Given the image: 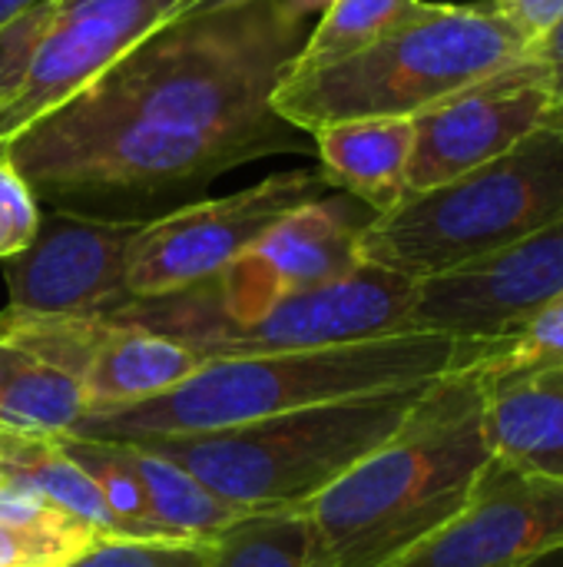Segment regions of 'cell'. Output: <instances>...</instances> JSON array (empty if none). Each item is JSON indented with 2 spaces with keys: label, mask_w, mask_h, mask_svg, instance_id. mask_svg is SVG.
Wrapping results in <instances>:
<instances>
[{
  "label": "cell",
  "mask_w": 563,
  "mask_h": 567,
  "mask_svg": "<svg viewBox=\"0 0 563 567\" xmlns=\"http://www.w3.org/2000/svg\"><path fill=\"white\" fill-rule=\"evenodd\" d=\"M309 30L289 0L183 13L0 153L40 206L149 223L236 166L315 150L272 106Z\"/></svg>",
  "instance_id": "obj_1"
},
{
  "label": "cell",
  "mask_w": 563,
  "mask_h": 567,
  "mask_svg": "<svg viewBox=\"0 0 563 567\" xmlns=\"http://www.w3.org/2000/svg\"><path fill=\"white\" fill-rule=\"evenodd\" d=\"M475 369L435 379L408 419L312 498L305 567H388L455 522L491 465Z\"/></svg>",
  "instance_id": "obj_2"
},
{
  "label": "cell",
  "mask_w": 563,
  "mask_h": 567,
  "mask_svg": "<svg viewBox=\"0 0 563 567\" xmlns=\"http://www.w3.org/2000/svg\"><path fill=\"white\" fill-rule=\"evenodd\" d=\"M484 352L488 342L398 332L312 352L209 359L199 372L163 395L123 409L90 412L70 435L100 442H139L222 432L309 405L425 385L475 365Z\"/></svg>",
  "instance_id": "obj_3"
},
{
  "label": "cell",
  "mask_w": 563,
  "mask_h": 567,
  "mask_svg": "<svg viewBox=\"0 0 563 567\" xmlns=\"http://www.w3.org/2000/svg\"><path fill=\"white\" fill-rule=\"evenodd\" d=\"M531 37L494 0H421L398 27L355 56L285 76L272 96L275 113L302 133L342 120L421 116L465 86L528 56Z\"/></svg>",
  "instance_id": "obj_4"
},
{
  "label": "cell",
  "mask_w": 563,
  "mask_h": 567,
  "mask_svg": "<svg viewBox=\"0 0 563 567\" xmlns=\"http://www.w3.org/2000/svg\"><path fill=\"white\" fill-rule=\"evenodd\" d=\"M428 385L368 392L239 429L139 439L133 445L173 458L209 492L246 512L305 508L395 435Z\"/></svg>",
  "instance_id": "obj_5"
},
{
  "label": "cell",
  "mask_w": 563,
  "mask_h": 567,
  "mask_svg": "<svg viewBox=\"0 0 563 567\" xmlns=\"http://www.w3.org/2000/svg\"><path fill=\"white\" fill-rule=\"evenodd\" d=\"M563 219V133L541 126L504 156L375 216L362 262L415 282L484 259Z\"/></svg>",
  "instance_id": "obj_6"
},
{
  "label": "cell",
  "mask_w": 563,
  "mask_h": 567,
  "mask_svg": "<svg viewBox=\"0 0 563 567\" xmlns=\"http://www.w3.org/2000/svg\"><path fill=\"white\" fill-rule=\"evenodd\" d=\"M335 193L322 166L272 173L219 199H196L143 223L129 246L126 286L133 299L169 296L226 272L292 209Z\"/></svg>",
  "instance_id": "obj_7"
},
{
  "label": "cell",
  "mask_w": 563,
  "mask_h": 567,
  "mask_svg": "<svg viewBox=\"0 0 563 567\" xmlns=\"http://www.w3.org/2000/svg\"><path fill=\"white\" fill-rule=\"evenodd\" d=\"M372 219L375 213L348 193H329L282 216L256 246L212 279L219 329L209 342L232 326L259 319L275 302L362 266L358 239Z\"/></svg>",
  "instance_id": "obj_8"
},
{
  "label": "cell",
  "mask_w": 563,
  "mask_h": 567,
  "mask_svg": "<svg viewBox=\"0 0 563 567\" xmlns=\"http://www.w3.org/2000/svg\"><path fill=\"white\" fill-rule=\"evenodd\" d=\"M189 0H46L43 30L20 90L0 106V146L63 106Z\"/></svg>",
  "instance_id": "obj_9"
},
{
  "label": "cell",
  "mask_w": 563,
  "mask_h": 567,
  "mask_svg": "<svg viewBox=\"0 0 563 567\" xmlns=\"http://www.w3.org/2000/svg\"><path fill=\"white\" fill-rule=\"evenodd\" d=\"M563 299V219L415 289L411 332L465 342L511 336Z\"/></svg>",
  "instance_id": "obj_10"
},
{
  "label": "cell",
  "mask_w": 563,
  "mask_h": 567,
  "mask_svg": "<svg viewBox=\"0 0 563 567\" xmlns=\"http://www.w3.org/2000/svg\"><path fill=\"white\" fill-rule=\"evenodd\" d=\"M143 219H103L43 209L37 236L3 262L7 309L33 316H113L133 302L129 246Z\"/></svg>",
  "instance_id": "obj_11"
},
{
  "label": "cell",
  "mask_w": 563,
  "mask_h": 567,
  "mask_svg": "<svg viewBox=\"0 0 563 567\" xmlns=\"http://www.w3.org/2000/svg\"><path fill=\"white\" fill-rule=\"evenodd\" d=\"M415 289V279L362 262L332 282L312 286L275 302L246 326L219 332L202 349V355L232 359L269 352H312L411 332Z\"/></svg>",
  "instance_id": "obj_12"
},
{
  "label": "cell",
  "mask_w": 563,
  "mask_h": 567,
  "mask_svg": "<svg viewBox=\"0 0 563 567\" xmlns=\"http://www.w3.org/2000/svg\"><path fill=\"white\" fill-rule=\"evenodd\" d=\"M554 103L544 70L524 56L425 110L415 116L405 196L435 189L504 156L548 123Z\"/></svg>",
  "instance_id": "obj_13"
},
{
  "label": "cell",
  "mask_w": 563,
  "mask_h": 567,
  "mask_svg": "<svg viewBox=\"0 0 563 567\" xmlns=\"http://www.w3.org/2000/svg\"><path fill=\"white\" fill-rule=\"evenodd\" d=\"M563 555V482L491 458L468 508L388 567H544Z\"/></svg>",
  "instance_id": "obj_14"
},
{
  "label": "cell",
  "mask_w": 563,
  "mask_h": 567,
  "mask_svg": "<svg viewBox=\"0 0 563 567\" xmlns=\"http://www.w3.org/2000/svg\"><path fill=\"white\" fill-rule=\"evenodd\" d=\"M206 362L209 359L186 342L103 316L100 336L76 382L90 399V412H106L163 395Z\"/></svg>",
  "instance_id": "obj_15"
},
{
  "label": "cell",
  "mask_w": 563,
  "mask_h": 567,
  "mask_svg": "<svg viewBox=\"0 0 563 567\" xmlns=\"http://www.w3.org/2000/svg\"><path fill=\"white\" fill-rule=\"evenodd\" d=\"M319 166L332 189L355 196L375 216L398 206L408 193V163L415 150L411 116L342 120L312 133Z\"/></svg>",
  "instance_id": "obj_16"
},
{
  "label": "cell",
  "mask_w": 563,
  "mask_h": 567,
  "mask_svg": "<svg viewBox=\"0 0 563 567\" xmlns=\"http://www.w3.org/2000/svg\"><path fill=\"white\" fill-rule=\"evenodd\" d=\"M484 425L494 462L563 482V369L488 382Z\"/></svg>",
  "instance_id": "obj_17"
},
{
  "label": "cell",
  "mask_w": 563,
  "mask_h": 567,
  "mask_svg": "<svg viewBox=\"0 0 563 567\" xmlns=\"http://www.w3.org/2000/svg\"><path fill=\"white\" fill-rule=\"evenodd\" d=\"M103 542L30 485L0 475V567H73Z\"/></svg>",
  "instance_id": "obj_18"
},
{
  "label": "cell",
  "mask_w": 563,
  "mask_h": 567,
  "mask_svg": "<svg viewBox=\"0 0 563 567\" xmlns=\"http://www.w3.org/2000/svg\"><path fill=\"white\" fill-rule=\"evenodd\" d=\"M113 445L119 449L129 472L136 475L156 525L163 532H169L173 538L212 542L232 522L249 515L246 508H239V505L219 498L216 492H209L192 472H186L173 458H166L159 452H149L143 445H133V442H113Z\"/></svg>",
  "instance_id": "obj_19"
},
{
  "label": "cell",
  "mask_w": 563,
  "mask_h": 567,
  "mask_svg": "<svg viewBox=\"0 0 563 567\" xmlns=\"http://www.w3.org/2000/svg\"><path fill=\"white\" fill-rule=\"evenodd\" d=\"M0 475H10V478L30 485L33 492L50 498L56 508H63L66 515H73L83 525H90L93 532H100L103 542H123L96 482L60 449L56 439L27 435L23 445L17 449V455L0 468Z\"/></svg>",
  "instance_id": "obj_20"
},
{
  "label": "cell",
  "mask_w": 563,
  "mask_h": 567,
  "mask_svg": "<svg viewBox=\"0 0 563 567\" xmlns=\"http://www.w3.org/2000/svg\"><path fill=\"white\" fill-rule=\"evenodd\" d=\"M90 415V399L76 379L27 359L0 385V425L27 435L60 439Z\"/></svg>",
  "instance_id": "obj_21"
},
{
  "label": "cell",
  "mask_w": 563,
  "mask_h": 567,
  "mask_svg": "<svg viewBox=\"0 0 563 567\" xmlns=\"http://www.w3.org/2000/svg\"><path fill=\"white\" fill-rule=\"evenodd\" d=\"M418 3L421 0H329L285 76L312 73L355 56L398 27Z\"/></svg>",
  "instance_id": "obj_22"
},
{
  "label": "cell",
  "mask_w": 563,
  "mask_h": 567,
  "mask_svg": "<svg viewBox=\"0 0 563 567\" xmlns=\"http://www.w3.org/2000/svg\"><path fill=\"white\" fill-rule=\"evenodd\" d=\"M305 555L302 508L249 512L209 542V567H305Z\"/></svg>",
  "instance_id": "obj_23"
},
{
  "label": "cell",
  "mask_w": 563,
  "mask_h": 567,
  "mask_svg": "<svg viewBox=\"0 0 563 567\" xmlns=\"http://www.w3.org/2000/svg\"><path fill=\"white\" fill-rule=\"evenodd\" d=\"M56 442L96 482L123 542H183L156 525L136 475L129 472V465L123 462L113 442L83 439V435H60Z\"/></svg>",
  "instance_id": "obj_24"
},
{
  "label": "cell",
  "mask_w": 563,
  "mask_h": 567,
  "mask_svg": "<svg viewBox=\"0 0 563 567\" xmlns=\"http://www.w3.org/2000/svg\"><path fill=\"white\" fill-rule=\"evenodd\" d=\"M471 369L484 385L531 372L563 369V299L531 316L511 336L491 339L488 352Z\"/></svg>",
  "instance_id": "obj_25"
},
{
  "label": "cell",
  "mask_w": 563,
  "mask_h": 567,
  "mask_svg": "<svg viewBox=\"0 0 563 567\" xmlns=\"http://www.w3.org/2000/svg\"><path fill=\"white\" fill-rule=\"evenodd\" d=\"M73 567H209V542H100Z\"/></svg>",
  "instance_id": "obj_26"
},
{
  "label": "cell",
  "mask_w": 563,
  "mask_h": 567,
  "mask_svg": "<svg viewBox=\"0 0 563 567\" xmlns=\"http://www.w3.org/2000/svg\"><path fill=\"white\" fill-rule=\"evenodd\" d=\"M40 199L23 173L0 153V262L13 259L30 246L40 226Z\"/></svg>",
  "instance_id": "obj_27"
},
{
  "label": "cell",
  "mask_w": 563,
  "mask_h": 567,
  "mask_svg": "<svg viewBox=\"0 0 563 567\" xmlns=\"http://www.w3.org/2000/svg\"><path fill=\"white\" fill-rule=\"evenodd\" d=\"M494 7L521 27L531 40L541 37L554 20L563 17V0H494Z\"/></svg>",
  "instance_id": "obj_28"
},
{
  "label": "cell",
  "mask_w": 563,
  "mask_h": 567,
  "mask_svg": "<svg viewBox=\"0 0 563 567\" xmlns=\"http://www.w3.org/2000/svg\"><path fill=\"white\" fill-rule=\"evenodd\" d=\"M528 56L544 70V76H548V83H551L554 100L563 103V17L561 20H554L541 37H534V40H531Z\"/></svg>",
  "instance_id": "obj_29"
},
{
  "label": "cell",
  "mask_w": 563,
  "mask_h": 567,
  "mask_svg": "<svg viewBox=\"0 0 563 567\" xmlns=\"http://www.w3.org/2000/svg\"><path fill=\"white\" fill-rule=\"evenodd\" d=\"M23 439H27V432H13V429L0 425V468L17 455V449L23 445Z\"/></svg>",
  "instance_id": "obj_30"
},
{
  "label": "cell",
  "mask_w": 563,
  "mask_h": 567,
  "mask_svg": "<svg viewBox=\"0 0 563 567\" xmlns=\"http://www.w3.org/2000/svg\"><path fill=\"white\" fill-rule=\"evenodd\" d=\"M27 362V355H20V352H13V349H7V346H0V385L20 369Z\"/></svg>",
  "instance_id": "obj_31"
},
{
  "label": "cell",
  "mask_w": 563,
  "mask_h": 567,
  "mask_svg": "<svg viewBox=\"0 0 563 567\" xmlns=\"http://www.w3.org/2000/svg\"><path fill=\"white\" fill-rule=\"evenodd\" d=\"M33 3H40V0H0V27H3L7 20H13L17 13L30 10Z\"/></svg>",
  "instance_id": "obj_32"
},
{
  "label": "cell",
  "mask_w": 563,
  "mask_h": 567,
  "mask_svg": "<svg viewBox=\"0 0 563 567\" xmlns=\"http://www.w3.org/2000/svg\"><path fill=\"white\" fill-rule=\"evenodd\" d=\"M232 3H242V0H189L183 13H209V10H219V7H232ZM179 13V17H183Z\"/></svg>",
  "instance_id": "obj_33"
},
{
  "label": "cell",
  "mask_w": 563,
  "mask_h": 567,
  "mask_svg": "<svg viewBox=\"0 0 563 567\" xmlns=\"http://www.w3.org/2000/svg\"><path fill=\"white\" fill-rule=\"evenodd\" d=\"M544 126H551V130L563 133V103H554V110L548 113V123H544Z\"/></svg>",
  "instance_id": "obj_34"
}]
</instances>
